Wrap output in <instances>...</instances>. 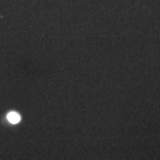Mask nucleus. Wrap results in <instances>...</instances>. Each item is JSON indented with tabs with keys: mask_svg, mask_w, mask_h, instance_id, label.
Here are the masks:
<instances>
[{
	"mask_svg": "<svg viewBox=\"0 0 160 160\" xmlns=\"http://www.w3.org/2000/svg\"><path fill=\"white\" fill-rule=\"evenodd\" d=\"M8 119L10 122L12 124H17L20 121V116L16 112H11L8 114Z\"/></svg>",
	"mask_w": 160,
	"mask_h": 160,
	"instance_id": "obj_1",
	"label": "nucleus"
}]
</instances>
